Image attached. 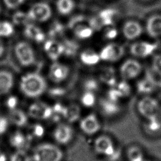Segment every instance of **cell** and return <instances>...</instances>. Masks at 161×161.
I'll return each instance as SVG.
<instances>
[{"instance_id":"74e56055","label":"cell","mask_w":161,"mask_h":161,"mask_svg":"<svg viewBox=\"0 0 161 161\" xmlns=\"http://www.w3.org/2000/svg\"><path fill=\"white\" fill-rule=\"evenodd\" d=\"M10 161H30V158L25 151L19 149L12 155Z\"/></svg>"},{"instance_id":"1f68e13d","label":"cell","mask_w":161,"mask_h":161,"mask_svg":"<svg viewBox=\"0 0 161 161\" xmlns=\"http://www.w3.org/2000/svg\"><path fill=\"white\" fill-rule=\"evenodd\" d=\"M147 130L152 133L157 132L161 130V113L155 118L148 119L146 124Z\"/></svg>"},{"instance_id":"e575fe53","label":"cell","mask_w":161,"mask_h":161,"mask_svg":"<svg viewBox=\"0 0 161 161\" xmlns=\"http://www.w3.org/2000/svg\"><path fill=\"white\" fill-rule=\"evenodd\" d=\"M13 22L14 24L21 26H26L28 24V21L30 19L28 14L23 11H17L13 15Z\"/></svg>"},{"instance_id":"8d00e7d4","label":"cell","mask_w":161,"mask_h":161,"mask_svg":"<svg viewBox=\"0 0 161 161\" xmlns=\"http://www.w3.org/2000/svg\"><path fill=\"white\" fill-rule=\"evenodd\" d=\"M14 28L9 21L0 22V36H9L13 33Z\"/></svg>"},{"instance_id":"484cf974","label":"cell","mask_w":161,"mask_h":161,"mask_svg":"<svg viewBox=\"0 0 161 161\" xmlns=\"http://www.w3.org/2000/svg\"><path fill=\"white\" fill-rule=\"evenodd\" d=\"M27 141L26 135H25L22 132L19 131H14L12 133L9 137V143L10 145L18 149L19 150L22 148Z\"/></svg>"},{"instance_id":"f6af8a7d","label":"cell","mask_w":161,"mask_h":161,"mask_svg":"<svg viewBox=\"0 0 161 161\" xmlns=\"http://www.w3.org/2000/svg\"><path fill=\"white\" fill-rule=\"evenodd\" d=\"M118 31L114 28H108L104 32V36L106 39L112 40L116 37Z\"/></svg>"},{"instance_id":"603a6c76","label":"cell","mask_w":161,"mask_h":161,"mask_svg":"<svg viewBox=\"0 0 161 161\" xmlns=\"http://www.w3.org/2000/svg\"><path fill=\"white\" fill-rule=\"evenodd\" d=\"M65 106L57 103L51 106V115L49 119L52 122L59 123L62 119L65 118Z\"/></svg>"},{"instance_id":"f546056e","label":"cell","mask_w":161,"mask_h":161,"mask_svg":"<svg viewBox=\"0 0 161 161\" xmlns=\"http://www.w3.org/2000/svg\"><path fill=\"white\" fill-rule=\"evenodd\" d=\"M101 79L105 84L114 87L116 84V79L112 68H106L101 74Z\"/></svg>"},{"instance_id":"30bf717a","label":"cell","mask_w":161,"mask_h":161,"mask_svg":"<svg viewBox=\"0 0 161 161\" xmlns=\"http://www.w3.org/2000/svg\"><path fill=\"white\" fill-rule=\"evenodd\" d=\"M123 54L124 49L122 46L117 43H110L101 50L99 56L104 61L115 62L121 58Z\"/></svg>"},{"instance_id":"836d02e7","label":"cell","mask_w":161,"mask_h":161,"mask_svg":"<svg viewBox=\"0 0 161 161\" xmlns=\"http://www.w3.org/2000/svg\"><path fill=\"white\" fill-rule=\"evenodd\" d=\"M96 96L93 92L85 91L84 94L81 96L80 102L85 107H92L96 103Z\"/></svg>"},{"instance_id":"681fc988","label":"cell","mask_w":161,"mask_h":161,"mask_svg":"<svg viewBox=\"0 0 161 161\" xmlns=\"http://www.w3.org/2000/svg\"><path fill=\"white\" fill-rule=\"evenodd\" d=\"M7 121L5 119H0V133H3L7 128Z\"/></svg>"},{"instance_id":"bcb514c9","label":"cell","mask_w":161,"mask_h":161,"mask_svg":"<svg viewBox=\"0 0 161 161\" xmlns=\"http://www.w3.org/2000/svg\"><path fill=\"white\" fill-rule=\"evenodd\" d=\"M18 104V99L14 96H10L6 101V106L11 110L16 108V105Z\"/></svg>"},{"instance_id":"9a60e30c","label":"cell","mask_w":161,"mask_h":161,"mask_svg":"<svg viewBox=\"0 0 161 161\" xmlns=\"http://www.w3.org/2000/svg\"><path fill=\"white\" fill-rule=\"evenodd\" d=\"M142 26L136 21L129 20L125 23L123 26V33L128 40H133L141 35Z\"/></svg>"},{"instance_id":"6da1fadb","label":"cell","mask_w":161,"mask_h":161,"mask_svg":"<svg viewBox=\"0 0 161 161\" xmlns=\"http://www.w3.org/2000/svg\"><path fill=\"white\" fill-rule=\"evenodd\" d=\"M20 89L29 97H37L46 90L47 84L44 78L37 73H29L22 77Z\"/></svg>"},{"instance_id":"d590c367","label":"cell","mask_w":161,"mask_h":161,"mask_svg":"<svg viewBox=\"0 0 161 161\" xmlns=\"http://www.w3.org/2000/svg\"><path fill=\"white\" fill-rule=\"evenodd\" d=\"M64 30V26L59 22L53 23L50 28L48 35L52 38V39H54V38L57 36H59L61 35Z\"/></svg>"},{"instance_id":"f907efd6","label":"cell","mask_w":161,"mask_h":161,"mask_svg":"<svg viewBox=\"0 0 161 161\" xmlns=\"http://www.w3.org/2000/svg\"><path fill=\"white\" fill-rule=\"evenodd\" d=\"M0 161H6V157L5 154L0 150Z\"/></svg>"},{"instance_id":"9c48e42d","label":"cell","mask_w":161,"mask_h":161,"mask_svg":"<svg viewBox=\"0 0 161 161\" xmlns=\"http://www.w3.org/2000/svg\"><path fill=\"white\" fill-rule=\"evenodd\" d=\"M53 136L58 143L67 144L73 138V129L68 124L59 123L54 128Z\"/></svg>"},{"instance_id":"60d3db41","label":"cell","mask_w":161,"mask_h":161,"mask_svg":"<svg viewBox=\"0 0 161 161\" xmlns=\"http://www.w3.org/2000/svg\"><path fill=\"white\" fill-rule=\"evenodd\" d=\"M122 97H123L121 93L118 90V89L116 87L110 89L108 92L107 98L113 101L118 102Z\"/></svg>"},{"instance_id":"7bdbcfd3","label":"cell","mask_w":161,"mask_h":161,"mask_svg":"<svg viewBox=\"0 0 161 161\" xmlns=\"http://www.w3.org/2000/svg\"><path fill=\"white\" fill-rule=\"evenodd\" d=\"M153 70L158 74H161V54L154 57L152 62Z\"/></svg>"},{"instance_id":"8992f818","label":"cell","mask_w":161,"mask_h":161,"mask_svg":"<svg viewBox=\"0 0 161 161\" xmlns=\"http://www.w3.org/2000/svg\"><path fill=\"white\" fill-rule=\"evenodd\" d=\"M28 15L30 19L38 22L46 21L52 15L51 8L45 3H37L30 8Z\"/></svg>"},{"instance_id":"d4e9b609","label":"cell","mask_w":161,"mask_h":161,"mask_svg":"<svg viewBox=\"0 0 161 161\" xmlns=\"http://www.w3.org/2000/svg\"><path fill=\"white\" fill-rule=\"evenodd\" d=\"M80 116V109L79 106L72 104L65 106V119L69 123L77 121Z\"/></svg>"},{"instance_id":"d6986e66","label":"cell","mask_w":161,"mask_h":161,"mask_svg":"<svg viewBox=\"0 0 161 161\" xmlns=\"http://www.w3.org/2000/svg\"><path fill=\"white\" fill-rule=\"evenodd\" d=\"M156 87V83L151 74H147V77L140 80L136 85L138 92L143 94H149L152 93Z\"/></svg>"},{"instance_id":"4dcf8cb0","label":"cell","mask_w":161,"mask_h":161,"mask_svg":"<svg viewBox=\"0 0 161 161\" xmlns=\"http://www.w3.org/2000/svg\"><path fill=\"white\" fill-rule=\"evenodd\" d=\"M128 161H143L144 155L140 148L136 146L130 147L127 151Z\"/></svg>"},{"instance_id":"277c9868","label":"cell","mask_w":161,"mask_h":161,"mask_svg":"<svg viewBox=\"0 0 161 161\" xmlns=\"http://www.w3.org/2000/svg\"><path fill=\"white\" fill-rule=\"evenodd\" d=\"M14 52L18 60L23 66H30L35 61L34 50L26 42L21 41L17 43L14 47Z\"/></svg>"},{"instance_id":"ee69618b","label":"cell","mask_w":161,"mask_h":161,"mask_svg":"<svg viewBox=\"0 0 161 161\" xmlns=\"http://www.w3.org/2000/svg\"><path fill=\"white\" fill-rule=\"evenodd\" d=\"M25 0H3L5 5L10 9H13L21 5Z\"/></svg>"},{"instance_id":"5bb4252c","label":"cell","mask_w":161,"mask_h":161,"mask_svg":"<svg viewBox=\"0 0 161 161\" xmlns=\"http://www.w3.org/2000/svg\"><path fill=\"white\" fill-rule=\"evenodd\" d=\"M44 50L48 57L53 60H57L62 54H64V45L55 39L47 40L44 44Z\"/></svg>"},{"instance_id":"f5cc1de1","label":"cell","mask_w":161,"mask_h":161,"mask_svg":"<svg viewBox=\"0 0 161 161\" xmlns=\"http://www.w3.org/2000/svg\"><path fill=\"white\" fill-rule=\"evenodd\" d=\"M143 161H152V160H144Z\"/></svg>"},{"instance_id":"7402d4cb","label":"cell","mask_w":161,"mask_h":161,"mask_svg":"<svg viewBox=\"0 0 161 161\" xmlns=\"http://www.w3.org/2000/svg\"><path fill=\"white\" fill-rule=\"evenodd\" d=\"M45 129L40 124H33L27 129L26 137L27 140H37L43 136Z\"/></svg>"},{"instance_id":"3957f363","label":"cell","mask_w":161,"mask_h":161,"mask_svg":"<svg viewBox=\"0 0 161 161\" xmlns=\"http://www.w3.org/2000/svg\"><path fill=\"white\" fill-rule=\"evenodd\" d=\"M137 110L140 114L147 120L156 117L160 114L158 101L148 96L142 97L137 104Z\"/></svg>"},{"instance_id":"ffe728a7","label":"cell","mask_w":161,"mask_h":161,"mask_svg":"<svg viewBox=\"0 0 161 161\" xmlns=\"http://www.w3.org/2000/svg\"><path fill=\"white\" fill-rule=\"evenodd\" d=\"M100 107L103 114L108 116H114L120 111V107L118 102L113 101L108 98L103 99L101 101Z\"/></svg>"},{"instance_id":"f1b7e54d","label":"cell","mask_w":161,"mask_h":161,"mask_svg":"<svg viewBox=\"0 0 161 161\" xmlns=\"http://www.w3.org/2000/svg\"><path fill=\"white\" fill-rule=\"evenodd\" d=\"M74 5L73 0H58L56 3L58 11L64 15L69 14L74 9Z\"/></svg>"},{"instance_id":"f35d334b","label":"cell","mask_w":161,"mask_h":161,"mask_svg":"<svg viewBox=\"0 0 161 161\" xmlns=\"http://www.w3.org/2000/svg\"><path fill=\"white\" fill-rule=\"evenodd\" d=\"M89 26L93 30H101L104 26L101 19V18L97 16L91 18L89 21Z\"/></svg>"},{"instance_id":"b9f144b4","label":"cell","mask_w":161,"mask_h":161,"mask_svg":"<svg viewBox=\"0 0 161 161\" xmlns=\"http://www.w3.org/2000/svg\"><path fill=\"white\" fill-rule=\"evenodd\" d=\"M98 86L97 82L94 79H88L84 84V87L86 91H91L93 92L98 89Z\"/></svg>"},{"instance_id":"4fadbf2b","label":"cell","mask_w":161,"mask_h":161,"mask_svg":"<svg viewBox=\"0 0 161 161\" xmlns=\"http://www.w3.org/2000/svg\"><path fill=\"white\" fill-rule=\"evenodd\" d=\"M69 73V67L61 63L55 62L50 67L49 77L50 80L55 83L64 81Z\"/></svg>"},{"instance_id":"ab89813d","label":"cell","mask_w":161,"mask_h":161,"mask_svg":"<svg viewBox=\"0 0 161 161\" xmlns=\"http://www.w3.org/2000/svg\"><path fill=\"white\" fill-rule=\"evenodd\" d=\"M116 87L121 93L123 97L128 96L130 94L131 88L130 85L126 81H121L116 84Z\"/></svg>"},{"instance_id":"4316f807","label":"cell","mask_w":161,"mask_h":161,"mask_svg":"<svg viewBox=\"0 0 161 161\" xmlns=\"http://www.w3.org/2000/svg\"><path fill=\"white\" fill-rule=\"evenodd\" d=\"M73 29L75 36L80 39H87L90 38L94 31L89 26L82 24L77 25Z\"/></svg>"},{"instance_id":"2e32d148","label":"cell","mask_w":161,"mask_h":161,"mask_svg":"<svg viewBox=\"0 0 161 161\" xmlns=\"http://www.w3.org/2000/svg\"><path fill=\"white\" fill-rule=\"evenodd\" d=\"M146 30L151 37L161 36V14H155L149 17L147 21Z\"/></svg>"},{"instance_id":"816d5d0a","label":"cell","mask_w":161,"mask_h":161,"mask_svg":"<svg viewBox=\"0 0 161 161\" xmlns=\"http://www.w3.org/2000/svg\"><path fill=\"white\" fill-rule=\"evenodd\" d=\"M4 48L3 43L1 41V40L0 39V57L3 55V53L4 52Z\"/></svg>"},{"instance_id":"5b68a950","label":"cell","mask_w":161,"mask_h":161,"mask_svg":"<svg viewBox=\"0 0 161 161\" xmlns=\"http://www.w3.org/2000/svg\"><path fill=\"white\" fill-rule=\"evenodd\" d=\"M94 147L98 154L109 159H113V157L117 154L111 138L106 135L97 136L94 141Z\"/></svg>"},{"instance_id":"cb8c5ba5","label":"cell","mask_w":161,"mask_h":161,"mask_svg":"<svg viewBox=\"0 0 161 161\" xmlns=\"http://www.w3.org/2000/svg\"><path fill=\"white\" fill-rule=\"evenodd\" d=\"M80 58L81 62L87 65H96L101 59L99 55L91 50H87L82 52Z\"/></svg>"},{"instance_id":"ba28073f","label":"cell","mask_w":161,"mask_h":161,"mask_svg":"<svg viewBox=\"0 0 161 161\" xmlns=\"http://www.w3.org/2000/svg\"><path fill=\"white\" fill-rule=\"evenodd\" d=\"M79 126L84 133L92 135L99 131L101 123L95 114L90 113L80 119Z\"/></svg>"},{"instance_id":"52a82bcc","label":"cell","mask_w":161,"mask_h":161,"mask_svg":"<svg viewBox=\"0 0 161 161\" xmlns=\"http://www.w3.org/2000/svg\"><path fill=\"white\" fill-rule=\"evenodd\" d=\"M28 113L33 119L48 120L51 115V106L43 102H35L30 106Z\"/></svg>"},{"instance_id":"e0dca14e","label":"cell","mask_w":161,"mask_h":161,"mask_svg":"<svg viewBox=\"0 0 161 161\" xmlns=\"http://www.w3.org/2000/svg\"><path fill=\"white\" fill-rule=\"evenodd\" d=\"M14 84L13 74L6 70H0V96L10 91Z\"/></svg>"},{"instance_id":"7c38bea8","label":"cell","mask_w":161,"mask_h":161,"mask_svg":"<svg viewBox=\"0 0 161 161\" xmlns=\"http://www.w3.org/2000/svg\"><path fill=\"white\" fill-rule=\"evenodd\" d=\"M158 48L156 43L138 42L133 43L130 47L131 53L137 57H146L152 55Z\"/></svg>"},{"instance_id":"ac0fdd59","label":"cell","mask_w":161,"mask_h":161,"mask_svg":"<svg viewBox=\"0 0 161 161\" xmlns=\"http://www.w3.org/2000/svg\"><path fill=\"white\" fill-rule=\"evenodd\" d=\"M24 35L28 38L33 40L38 43L42 42L45 38V35L42 30L36 25L30 23H28L25 26Z\"/></svg>"},{"instance_id":"7dc6e473","label":"cell","mask_w":161,"mask_h":161,"mask_svg":"<svg viewBox=\"0 0 161 161\" xmlns=\"http://www.w3.org/2000/svg\"><path fill=\"white\" fill-rule=\"evenodd\" d=\"M50 94L52 96L59 97V96H62L65 94V90L63 88H60V87L52 88L50 90Z\"/></svg>"},{"instance_id":"44dd1931","label":"cell","mask_w":161,"mask_h":161,"mask_svg":"<svg viewBox=\"0 0 161 161\" xmlns=\"http://www.w3.org/2000/svg\"><path fill=\"white\" fill-rule=\"evenodd\" d=\"M9 120L10 122L17 126H25L28 121L26 114L22 110L14 108L11 109L9 114Z\"/></svg>"},{"instance_id":"83f0119b","label":"cell","mask_w":161,"mask_h":161,"mask_svg":"<svg viewBox=\"0 0 161 161\" xmlns=\"http://www.w3.org/2000/svg\"><path fill=\"white\" fill-rule=\"evenodd\" d=\"M116 14V11L113 9L108 8L101 11L98 16L101 18L104 26H110L113 23V19Z\"/></svg>"},{"instance_id":"d6a6232c","label":"cell","mask_w":161,"mask_h":161,"mask_svg":"<svg viewBox=\"0 0 161 161\" xmlns=\"http://www.w3.org/2000/svg\"><path fill=\"white\" fill-rule=\"evenodd\" d=\"M64 54L67 56L74 55L78 50L79 46L77 43L72 40H65L63 43Z\"/></svg>"},{"instance_id":"8fae6325","label":"cell","mask_w":161,"mask_h":161,"mask_svg":"<svg viewBox=\"0 0 161 161\" xmlns=\"http://www.w3.org/2000/svg\"><path fill=\"white\" fill-rule=\"evenodd\" d=\"M142 70L140 62L133 59L126 60L120 67V74L125 79H131L137 77Z\"/></svg>"},{"instance_id":"7a4b0ae2","label":"cell","mask_w":161,"mask_h":161,"mask_svg":"<svg viewBox=\"0 0 161 161\" xmlns=\"http://www.w3.org/2000/svg\"><path fill=\"white\" fill-rule=\"evenodd\" d=\"M63 152L57 145L43 143L38 145L33 153V161H61Z\"/></svg>"},{"instance_id":"db71d44e","label":"cell","mask_w":161,"mask_h":161,"mask_svg":"<svg viewBox=\"0 0 161 161\" xmlns=\"http://www.w3.org/2000/svg\"><path fill=\"white\" fill-rule=\"evenodd\" d=\"M0 11H1V9H0Z\"/></svg>"},{"instance_id":"c3c4849f","label":"cell","mask_w":161,"mask_h":161,"mask_svg":"<svg viewBox=\"0 0 161 161\" xmlns=\"http://www.w3.org/2000/svg\"><path fill=\"white\" fill-rule=\"evenodd\" d=\"M84 19V17L81 16H77L73 18L69 22V27L70 28H74L77 25L80 24V23H81V21H82Z\"/></svg>"}]
</instances>
